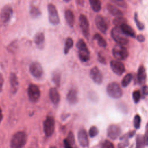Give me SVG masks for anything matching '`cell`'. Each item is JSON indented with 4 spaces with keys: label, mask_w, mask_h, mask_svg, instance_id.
<instances>
[{
    "label": "cell",
    "mask_w": 148,
    "mask_h": 148,
    "mask_svg": "<svg viewBox=\"0 0 148 148\" xmlns=\"http://www.w3.org/2000/svg\"><path fill=\"white\" fill-rule=\"evenodd\" d=\"M77 53L81 61L87 62L90 58V53L84 40L82 39H79L76 43Z\"/></svg>",
    "instance_id": "6da1fadb"
},
{
    "label": "cell",
    "mask_w": 148,
    "mask_h": 148,
    "mask_svg": "<svg viewBox=\"0 0 148 148\" xmlns=\"http://www.w3.org/2000/svg\"><path fill=\"white\" fill-rule=\"evenodd\" d=\"M27 136L23 131L16 132L13 136L10 141L11 148H23L27 142Z\"/></svg>",
    "instance_id": "7a4b0ae2"
},
{
    "label": "cell",
    "mask_w": 148,
    "mask_h": 148,
    "mask_svg": "<svg viewBox=\"0 0 148 148\" xmlns=\"http://www.w3.org/2000/svg\"><path fill=\"white\" fill-rule=\"evenodd\" d=\"M111 36L113 40L119 45H126L129 42V39L121 30L119 27H114L111 31Z\"/></svg>",
    "instance_id": "3957f363"
},
{
    "label": "cell",
    "mask_w": 148,
    "mask_h": 148,
    "mask_svg": "<svg viewBox=\"0 0 148 148\" xmlns=\"http://www.w3.org/2000/svg\"><path fill=\"white\" fill-rule=\"evenodd\" d=\"M106 92L108 95L112 98H120L123 95V91L120 85L116 82H111L107 86Z\"/></svg>",
    "instance_id": "277c9868"
},
{
    "label": "cell",
    "mask_w": 148,
    "mask_h": 148,
    "mask_svg": "<svg viewBox=\"0 0 148 148\" xmlns=\"http://www.w3.org/2000/svg\"><path fill=\"white\" fill-rule=\"evenodd\" d=\"M112 54L114 57L118 60H125L129 55V53L126 47L119 44L116 45L113 47Z\"/></svg>",
    "instance_id": "5b68a950"
},
{
    "label": "cell",
    "mask_w": 148,
    "mask_h": 148,
    "mask_svg": "<svg viewBox=\"0 0 148 148\" xmlns=\"http://www.w3.org/2000/svg\"><path fill=\"white\" fill-rule=\"evenodd\" d=\"M55 120L53 117L47 116L43 123V130L46 136H50L54 133Z\"/></svg>",
    "instance_id": "8992f818"
},
{
    "label": "cell",
    "mask_w": 148,
    "mask_h": 148,
    "mask_svg": "<svg viewBox=\"0 0 148 148\" xmlns=\"http://www.w3.org/2000/svg\"><path fill=\"white\" fill-rule=\"evenodd\" d=\"M47 10L50 23L53 25L58 24L60 23V17L56 6L53 3H49Z\"/></svg>",
    "instance_id": "52a82bcc"
},
{
    "label": "cell",
    "mask_w": 148,
    "mask_h": 148,
    "mask_svg": "<svg viewBox=\"0 0 148 148\" xmlns=\"http://www.w3.org/2000/svg\"><path fill=\"white\" fill-rule=\"evenodd\" d=\"M79 21L80 27L83 35L86 38H88L90 36V25L88 18L84 14H81L79 16Z\"/></svg>",
    "instance_id": "ba28073f"
},
{
    "label": "cell",
    "mask_w": 148,
    "mask_h": 148,
    "mask_svg": "<svg viewBox=\"0 0 148 148\" xmlns=\"http://www.w3.org/2000/svg\"><path fill=\"white\" fill-rule=\"evenodd\" d=\"M28 95L31 102H36L40 95V91L39 87L35 84H30L28 88Z\"/></svg>",
    "instance_id": "9c48e42d"
},
{
    "label": "cell",
    "mask_w": 148,
    "mask_h": 148,
    "mask_svg": "<svg viewBox=\"0 0 148 148\" xmlns=\"http://www.w3.org/2000/svg\"><path fill=\"white\" fill-rule=\"evenodd\" d=\"M112 71L117 75H121L125 71V68L123 63L117 60H112L110 62Z\"/></svg>",
    "instance_id": "30bf717a"
},
{
    "label": "cell",
    "mask_w": 148,
    "mask_h": 148,
    "mask_svg": "<svg viewBox=\"0 0 148 148\" xmlns=\"http://www.w3.org/2000/svg\"><path fill=\"white\" fill-rule=\"evenodd\" d=\"M95 22L97 28L101 32L105 34L108 29V23L106 18L101 15H97L95 18Z\"/></svg>",
    "instance_id": "8fae6325"
},
{
    "label": "cell",
    "mask_w": 148,
    "mask_h": 148,
    "mask_svg": "<svg viewBox=\"0 0 148 148\" xmlns=\"http://www.w3.org/2000/svg\"><path fill=\"white\" fill-rule=\"evenodd\" d=\"M31 73L36 78H40L43 73V70L41 65L38 62H32L29 65Z\"/></svg>",
    "instance_id": "7c38bea8"
},
{
    "label": "cell",
    "mask_w": 148,
    "mask_h": 148,
    "mask_svg": "<svg viewBox=\"0 0 148 148\" xmlns=\"http://www.w3.org/2000/svg\"><path fill=\"white\" fill-rule=\"evenodd\" d=\"M90 76L91 79L97 84H100L103 81V75L101 71L97 66L91 69L90 71Z\"/></svg>",
    "instance_id": "4fadbf2b"
},
{
    "label": "cell",
    "mask_w": 148,
    "mask_h": 148,
    "mask_svg": "<svg viewBox=\"0 0 148 148\" xmlns=\"http://www.w3.org/2000/svg\"><path fill=\"white\" fill-rule=\"evenodd\" d=\"M121 128L119 126L112 124L109 125L107 130V135L111 139H116L121 134Z\"/></svg>",
    "instance_id": "5bb4252c"
},
{
    "label": "cell",
    "mask_w": 148,
    "mask_h": 148,
    "mask_svg": "<svg viewBox=\"0 0 148 148\" xmlns=\"http://www.w3.org/2000/svg\"><path fill=\"white\" fill-rule=\"evenodd\" d=\"M77 139L79 143L83 147H86L88 146V139L86 131L84 129H80L77 134Z\"/></svg>",
    "instance_id": "9a60e30c"
},
{
    "label": "cell",
    "mask_w": 148,
    "mask_h": 148,
    "mask_svg": "<svg viewBox=\"0 0 148 148\" xmlns=\"http://www.w3.org/2000/svg\"><path fill=\"white\" fill-rule=\"evenodd\" d=\"M13 14V9L9 6L3 7L1 12V18L3 23L8 22Z\"/></svg>",
    "instance_id": "2e32d148"
},
{
    "label": "cell",
    "mask_w": 148,
    "mask_h": 148,
    "mask_svg": "<svg viewBox=\"0 0 148 148\" xmlns=\"http://www.w3.org/2000/svg\"><path fill=\"white\" fill-rule=\"evenodd\" d=\"M66 99L70 104L73 105L77 103L78 101V98L77 92L76 89L72 88L69 90L66 95Z\"/></svg>",
    "instance_id": "e0dca14e"
},
{
    "label": "cell",
    "mask_w": 148,
    "mask_h": 148,
    "mask_svg": "<svg viewBox=\"0 0 148 148\" xmlns=\"http://www.w3.org/2000/svg\"><path fill=\"white\" fill-rule=\"evenodd\" d=\"M122 31V32L127 36H130L132 38H135L136 34L134 30L132 28L131 26L128 25L127 23L123 24L119 27Z\"/></svg>",
    "instance_id": "ac0fdd59"
},
{
    "label": "cell",
    "mask_w": 148,
    "mask_h": 148,
    "mask_svg": "<svg viewBox=\"0 0 148 148\" xmlns=\"http://www.w3.org/2000/svg\"><path fill=\"white\" fill-rule=\"evenodd\" d=\"M49 97L51 102L54 105H57L60 101V95L56 88H51L49 90Z\"/></svg>",
    "instance_id": "d6986e66"
},
{
    "label": "cell",
    "mask_w": 148,
    "mask_h": 148,
    "mask_svg": "<svg viewBox=\"0 0 148 148\" xmlns=\"http://www.w3.org/2000/svg\"><path fill=\"white\" fill-rule=\"evenodd\" d=\"M146 78V69L143 65H140L138 71L137 79L138 82L140 84H143L145 83Z\"/></svg>",
    "instance_id": "ffe728a7"
},
{
    "label": "cell",
    "mask_w": 148,
    "mask_h": 148,
    "mask_svg": "<svg viewBox=\"0 0 148 148\" xmlns=\"http://www.w3.org/2000/svg\"><path fill=\"white\" fill-rule=\"evenodd\" d=\"M64 15L68 24L71 27H73L75 24V16L73 12L70 9H66L65 11Z\"/></svg>",
    "instance_id": "44dd1931"
},
{
    "label": "cell",
    "mask_w": 148,
    "mask_h": 148,
    "mask_svg": "<svg viewBox=\"0 0 148 148\" xmlns=\"http://www.w3.org/2000/svg\"><path fill=\"white\" fill-rule=\"evenodd\" d=\"M9 78H10L9 80H10V86L13 90V92H16L18 89V82L17 77L15 73H12L10 75Z\"/></svg>",
    "instance_id": "7402d4cb"
},
{
    "label": "cell",
    "mask_w": 148,
    "mask_h": 148,
    "mask_svg": "<svg viewBox=\"0 0 148 148\" xmlns=\"http://www.w3.org/2000/svg\"><path fill=\"white\" fill-rule=\"evenodd\" d=\"M107 9L109 11V12L114 16H117V17H122L123 16V12L119 10L118 8H117L116 6H114L112 4H108L107 5Z\"/></svg>",
    "instance_id": "603a6c76"
},
{
    "label": "cell",
    "mask_w": 148,
    "mask_h": 148,
    "mask_svg": "<svg viewBox=\"0 0 148 148\" xmlns=\"http://www.w3.org/2000/svg\"><path fill=\"white\" fill-rule=\"evenodd\" d=\"M35 44L39 47L42 48L43 46L45 41V35L43 32H38L36 34L34 38Z\"/></svg>",
    "instance_id": "cb8c5ba5"
},
{
    "label": "cell",
    "mask_w": 148,
    "mask_h": 148,
    "mask_svg": "<svg viewBox=\"0 0 148 148\" xmlns=\"http://www.w3.org/2000/svg\"><path fill=\"white\" fill-rule=\"evenodd\" d=\"M90 6L92 9L95 12H98L101 9V2L99 0H90L89 1Z\"/></svg>",
    "instance_id": "d4e9b609"
},
{
    "label": "cell",
    "mask_w": 148,
    "mask_h": 148,
    "mask_svg": "<svg viewBox=\"0 0 148 148\" xmlns=\"http://www.w3.org/2000/svg\"><path fill=\"white\" fill-rule=\"evenodd\" d=\"M93 39L97 41L98 45L102 47H105L107 46V43L105 39L99 34H95L93 36Z\"/></svg>",
    "instance_id": "484cf974"
},
{
    "label": "cell",
    "mask_w": 148,
    "mask_h": 148,
    "mask_svg": "<svg viewBox=\"0 0 148 148\" xmlns=\"http://www.w3.org/2000/svg\"><path fill=\"white\" fill-rule=\"evenodd\" d=\"M61 77V75L59 71H55L54 72H53L52 74V80L57 87H59L60 85Z\"/></svg>",
    "instance_id": "4316f807"
},
{
    "label": "cell",
    "mask_w": 148,
    "mask_h": 148,
    "mask_svg": "<svg viewBox=\"0 0 148 148\" xmlns=\"http://www.w3.org/2000/svg\"><path fill=\"white\" fill-rule=\"evenodd\" d=\"M73 45V39L70 37L67 38L66 40H65V46H64V54H68L69 50L72 47Z\"/></svg>",
    "instance_id": "83f0119b"
},
{
    "label": "cell",
    "mask_w": 148,
    "mask_h": 148,
    "mask_svg": "<svg viewBox=\"0 0 148 148\" xmlns=\"http://www.w3.org/2000/svg\"><path fill=\"white\" fill-rule=\"evenodd\" d=\"M133 78V76L132 75V73H127V75H125V76L123 77V80H121V85L123 87H127L131 82V80H132Z\"/></svg>",
    "instance_id": "f1b7e54d"
},
{
    "label": "cell",
    "mask_w": 148,
    "mask_h": 148,
    "mask_svg": "<svg viewBox=\"0 0 148 148\" xmlns=\"http://www.w3.org/2000/svg\"><path fill=\"white\" fill-rule=\"evenodd\" d=\"M145 143L144 141L143 136L142 135H138L136 138V147L135 148H145Z\"/></svg>",
    "instance_id": "f546056e"
},
{
    "label": "cell",
    "mask_w": 148,
    "mask_h": 148,
    "mask_svg": "<svg viewBox=\"0 0 148 148\" xmlns=\"http://www.w3.org/2000/svg\"><path fill=\"white\" fill-rule=\"evenodd\" d=\"M113 23L115 25V27H120L123 24L126 23V20L122 17H118L113 20Z\"/></svg>",
    "instance_id": "4dcf8cb0"
},
{
    "label": "cell",
    "mask_w": 148,
    "mask_h": 148,
    "mask_svg": "<svg viewBox=\"0 0 148 148\" xmlns=\"http://www.w3.org/2000/svg\"><path fill=\"white\" fill-rule=\"evenodd\" d=\"M30 13H31V16L35 18V17H37L39 16H40L41 12L39 8H38L37 7H35V6H32L30 10Z\"/></svg>",
    "instance_id": "1f68e13d"
},
{
    "label": "cell",
    "mask_w": 148,
    "mask_h": 148,
    "mask_svg": "<svg viewBox=\"0 0 148 148\" xmlns=\"http://www.w3.org/2000/svg\"><path fill=\"white\" fill-rule=\"evenodd\" d=\"M134 20H135V22L136 23V25L138 28V29L139 30H143L145 28V25L139 20L138 19V14L137 13H135V15H134Z\"/></svg>",
    "instance_id": "d6a6232c"
},
{
    "label": "cell",
    "mask_w": 148,
    "mask_h": 148,
    "mask_svg": "<svg viewBox=\"0 0 148 148\" xmlns=\"http://www.w3.org/2000/svg\"><path fill=\"white\" fill-rule=\"evenodd\" d=\"M99 133V130L96 126H92L89 130V135L90 137L93 138L96 136Z\"/></svg>",
    "instance_id": "836d02e7"
},
{
    "label": "cell",
    "mask_w": 148,
    "mask_h": 148,
    "mask_svg": "<svg viewBox=\"0 0 148 148\" xmlns=\"http://www.w3.org/2000/svg\"><path fill=\"white\" fill-rule=\"evenodd\" d=\"M141 98V94L139 90H135L132 92V98L135 103H138Z\"/></svg>",
    "instance_id": "e575fe53"
},
{
    "label": "cell",
    "mask_w": 148,
    "mask_h": 148,
    "mask_svg": "<svg viewBox=\"0 0 148 148\" xmlns=\"http://www.w3.org/2000/svg\"><path fill=\"white\" fill-rule=\"evenodd\" d=\"M141 118L139 114H136L134 119V125L136 129L139 128L140 126Z\"/></svg>",
    "instance_id": "d590c367"
},
{
    "label": "cell",
    "mask_w": 148,
    "mask_h": 148,
    "mask_svg": "<svg viewBox=\"0 0 148 148\" xmlns=\"http://www.w3.org/2000/svg\"><path fill=\"white\" fill-rule=\"evenodd\" d=\"M66 140L71 146L75 143V137H74V135L72 131H70L68 133V136H67Z\"/></svg>",
    "instance_id": "8d00e7d4"
},
{
    "label": "cell",
    "mask_w": 148,
    "mask_h": 148,
    "mask_svg": "<svg viewBox=\"0 0 148 148\" xmlns=\"http://www.w3.org/2000/svg\"><path fill=\"white\" fill-rule=\"evenodd\" d=\"M113 3L118 5L119 6H120L121 8H126L127 7V3L125 1L123 0H112L111 1Z\"/></svg>",
    "instance_id": "74e56055"
},
{
    "label": "cell",
    "mask_w": 148,
    "mask_h": 148,
    "mask_svg": "<svg viewBox=\"0 0 148 148\" xmlns=\"http://www.w3.org/2000/svg\"><path fill=\"white\" fill-rule=\"evenodd\" d=\"M101 148H114V146L110 141L106 140L103 142Z\"/></svg>",
    "instance_id": "f35d334b"
},
{
    "label": "cell",
    "mask_w": 148,
    "mask_h": 148,
    "mask_svg": "<svg viewBox=\"0 0 148 148\" xmlns=\"http://www.w3.org/2000/svg\"><path fill=\"white\" fill-rule=\"evenodd\" d=\"M98 60L99 62H101L102 64H106V61L105 57L101 53H98Z\"/></svg>",
    "instance_id": "ab89813d"
},
{
    "label": "cell",
    "mask_w": 148,
    "mask_h": 148,
    "mask_svg": "<svg viewBox=\"0 0 148 148\" xmlns=\"http://www.w3.org/2000/svg\"><path fill=\"white\" fill-rule=\"evenodd\" d=\"M143 138H144V141H145V145L148 146V124L147 125L146 132H145V136H143Z\"/></svg>",
    "instance_id": "60d3db41"
},
{
    "label": "cell",
    "mask_w": 148,
    "mask_h": 148,
    "mask_svg": "<svg viewBox=\"0 0 148 148\" xmlns=\"http://www.w3.org/2000/svg\"><path fill=\"white\" fill-rule=\"evenodd\" d=\"M142 92L143 95H148V86L145 85L142 88Z\"/></svg>",
    "instance_id": "b9f144b4"
},
{
    "label": "cell",
    "mask_w": 148,
    "mask_h": 148,
    "mask_svg": "<svg viewBox=\"0 0 148 148\" xmlns=\"http://www.w3.org/2000/svg\"><path fill=\"white\" fill-rule=\"evenodd\" d=\"M136 39L139 42H143L145 40V38L143 35L139 34L136 36Z\"/></svg>",
    "instance_id": "7bdbcfd3"
},
{
    "label": "cell",
    "mask_w": 148,
    "mask_h": 148,
    "mask_svg": "<svg viewBox=\"0 0 148 148\" xmlns=\"http://www.w3.org/2000/svg\"><path fill=\"white\" fill-rule=\"evenodd\" d=\"M64 148H72L71 145L67 142L66 139L64 140Z\"/></svg>",
    "instance_id": "ee69618b"
},
{
    "label": "cell",
    "mask_w": 148,
    "mask_h": 148,
    "mask_svg": "<svg viewBox=\"0 0 148 148\" xmlns=\"http://www.w3.org/2000/svg\"><path fill=\"white\" fill-rule=\"evenodd\" d=\"M3 83V78L2 74L0 73V91L2 90Z\"/></svg>",
    "instance_id": "f6af8a7d"
},
{
    "label": "cell",
    "mask_w": 148,
    "mask_h": 148,
    "mask_svg": "<svg viewBox=\"0 0 148 148\" xmlns=\"http://www.w3.org/2000/svg\"><path fill=\"white\" fill-rule=\"evenodd\" d=\"M2 117H3V116H2V110H1V109L0 108V123L1 122V121H2Z\"/></svg>",
    "instance_id": "bcb514c9"
},
{
    "label": "cell",
    "mask_w": 148,
    "mask_h": 148,
    "mask_svg": "<svg viewBox=\"0 0 148 148\" xmlns=\"http://www.w3.org/2000/svg\"><path fill=\"white\" fill-rule=\"evenodd\" d=\"M50 148H57V147L55 146H51Z\"/></svg>",
    "instance_id": "7dc6e473"
}]
</instances>
